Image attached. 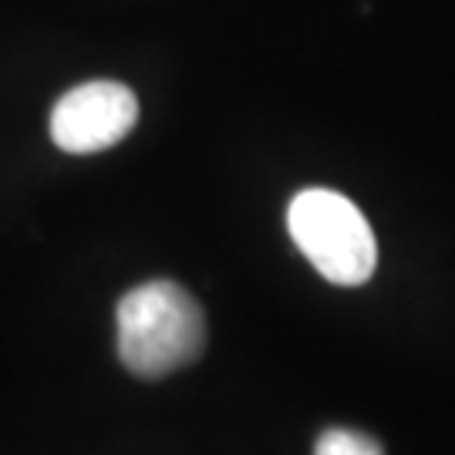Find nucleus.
Returning a JSON list of instances; mask_svg holds the SVG:
<instances>
[{"label":"nucleus","instance_id":"1","mask_svg":"<svg viewBox=\"0 0 455 455\" xmlns=\"http://www.w3.org/2000/svg\"><path fill=\"white\" fill-rule=\"evenodd\" d=\"M206 344V317L172 280H148L118 300V358L139 378H165L193 364Z\"/></svg>","mask_w":455,"mask_h":455},{"label":"nucleus","instance_id":"2","mask_svg":"<svg viewBox=\"0 0 455 455\" xmlns=\"http://www.w3.org/2000/svg\"><path fill=\"white\" fill-rule=\"evenodd\" d=\"M287 229L317 274L338 287H361L378 267V243L364 212L334 189H304L287 210Z\"/></svg>","mask_w":455,"mask_h":455},{"label":"nucleus","instance_id":"4","mask_svg":"<svg viewBox=\"0 0 455 455\" xmlns=\"http://www.w3.org/2000/svg\"><path fill=\"white\" fill-rule=\"evenodd\" d=\"M314 455H381V445L368 435L347 432V428H331L317 439Z\"/></svg>","mask_w":455,"mask_h":455},{"label":"nucleus","instance_id":"3","mask_svg":"<svg viewBox=\"0 0 455 455\" xmlns=\"http://www.w3.org/2000/svg\"><path fill=\"white\" fill-rule=\"evenodd\" d=\"M139 122V98L118 82H84L51 112V139L61 152L92 156L118 146Z\"/></svg>","mask_w":455,"mask_h":455}]
</instances>
